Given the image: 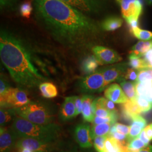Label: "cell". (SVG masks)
I'll use <instances>...</instances> for the list:
<instances>
[{
  "instance_id": "6da1fadb",
  "label": "cell",
  "mask_w": 152,
  "mask_h": 152,
  "mask_svg": "<svg viewBox=\"0 0 152 152\" xmlns=\"http://www.w3.org/2000/svg\"><path fill=\"white\" fill-rule=\"evenodd\" d=\"M34 10L37 22L65 46L78 48L88 45L99 33L92 19L60 0H34Z\"/></svg>"
},
{
  "instance_id": "7a4b0ae2",
  "label": "cell",
  "mask_w": 152,
  "mask_h": 152,
  "mask_svg": "<svg viewBox=\"0 0 152 152\" xmlns=\"http://www.w3.org/2000/svg\"><path fill=\"white\" fill-rule=\"evenodd\" d=\"M0 57L14 82L22 88H33L46 80L34 66L25 45L9 31L0 33Z\"/></svg>"
},
{
  "instance_id": "3957f363",
  "label": "cell",
  "mask_w": 152,
  "mask_h": 152,
  "mask_svg": "<svg viewBox=\"0 0 152 152\" xmlns=\"http://www.w3.org/2000/svg\"><path fill=\"white\" fill-rule=\"evenodd\" d=\"M11 129L20 138H31L43 141H58L61 135V127L55 123L48 125L33 124L17 116Z\"/></svg>"
},
{
  "instance_id": "277c9868",
  "label": "cell",
  "mask_w": 152,
  "mask_h": 152,
  "mask_svg": "<svg viewBox=\"0 0 152 152\" xmlns=\"http://www.w3.org/2000/svg\"><path fill=\"white\" fill-rule=\"evenodd\" d=\"M15 110L18 116L33 124L48 125L53 123L54 120L53 109L41 101H31Z\"/></svg>"
},
{
  "instance_id": "5b68a950",
  "label": "cell",
  "mask_w": 152,
  "mask_h": 152,
  "mask_svg": "<svg viewBox=\"0 0 152 152\" xmlns=\"http://www.w3.org/2000/svg\"><path fill=\"white\" fill-rule=\"evenodd\" d=\"M78 87L81 92L87 95L102 92L105 90L101 68L81 78L78 82Z\"/></svg>"
},
{
  "instance_id": "8992f818",
  "label": "cell",
  "mask_w": 152,
  "mask_h": 152,
  "mask_svg": "<svg viewBox=\"0 0 152 152\" xmlns=\"http://www.w3.org/2000/svg\"><path fill=\"white\" fill-rule=\"evenodd\" d=\"M31 100L22 88L11 87L5 95L0 98L1 107L17 108L22 107Z\"/></svg>"
},
{
  "instance_id": "52a82bcc",
  "label": "cell",
  "mask_w": 152,
  "mask_h": 152,
  "mask_svg": "<svg viewBox=\"0 0 152 152\" xmlns=\"http://www.w3.org/2000/svg\"><path fill=\"white\" fill-rule=\"evenodd\" d=\"M57 141H43L31 138H20L16 144L15 148L27 149L32 151L38 152H52L57 149Z\"/></svg>"
},
{
  "instance_id": "ba28073f",
  "label": "cell",
  "mask_w": 152,
  "mask_h": 152,
  "mask_svg": "<svg viewBox=\"0 0 152 152\" xmlns=\"http://www.w3.org/2000/svg\"><path fill=\"white\" fill-rule=\"evenodd\" d=\"M128 63H120L101 68L104 80V86L106 88L113 82L118 80L125 76L128 69Z\"/></svg>"
},
{
  "instance_id": "9c48e42d",
  "label": "cell",
  "mask_w": 152,
  "mask_h": 152,
  "mask_svg": "<svg viewBox=\"0 0 152 152\" xmlns=\"http://www.w3.org/2000/svg\"><path fill=\"white\" fill-rule=\"evenodd\" d=\"M92 52L101 65L112 64L122 60L117 52L102 46L93 47Z\"/></svg>"
},
{
  "instance_id": "30bf717a",
  "label": "cell",
  "mask_w": 152,
  "mask_h": 152,
  "mask_svg": "<svg viewBox=\"0 0 152 152\" xmlns=\"http://www.w3.org/2000/svg\"><path fill=\"white\" fill-rule=\"evenodd\" d=\"M120 4L122 15L126 20L139 19L142 11V2L140 0H121Z\"/></svg>"
},
{
  "instance_id": "8fae6325",
  "label": "cell",
  "mask_w": 152,
  "mask_h": 152,
  "mask_svg": "<svg viewBox=\"0 0 152 152\" xmlns=\"http://www.w3.org/2000/svg\"><path fill=\"white\" fill-rule=\"evenodd\" d=\"M19 138L11 127H0V152H11L15 148L17 141Z\"/></svg>"
},
{
  "instance_id": "7c38bea8",
  "label": "cell",
  "mask_w": 152,
  "mask_h": 152,
  "mask_svg": "<svg viewBox=\"0 0 152 152\" xmlns=\"http://www.w3.org/2000/svg\"><path fill=\"white\" fill-rule=\"evenodd\" d=\"M74 137L82 148H90L93 145L91 127L87 123H82L76 126L74 131Z\"/></svg>"
},
{
  "instance_id": "4fadbf2b",
  "label": "cell",
  "mask_w": 152,
  "mask_h": 152,
  "mask_svg": "<svg viewBox=\"0 0 152 152\" xmlns=\"http://www.w3.org/2000/svg\"><path fill=\"white\" fill-rule=\"evenodd\" d=\"M104 96L114 103L124 104L129 100L122 88L117 83L109 85L105 90Z\"/></svg>"
},
{
  "instance_id": "5bb4252c",
  "label": "cell",
  "mask_w": 152,
  "mask_h": 152,
  "mask_svg": "<svg viewBox=\"0 0 152 152\" xmlns=\"http://www.w3.org/2000/svg\"><path fill=\"white\" fill-rule=\"evenodd\" d=\"M95 98L90 95H85L82 97V114L84 120L87 122H92L95 117Z\"/></svg>"
},
{
  "instance_id": "9a60e30c",
  "label": "cell",
  "mask_w": 152,
  "mask_h": 152,
  "mask_svg": "<svg viewBox=\"0 0 152 152\" xmlns=\"http://www.w3.org/2000/svg\"><path fill=\"white\" fill-rule=\"evenodd\" d=\"M76 117V110L74 103V96L65 98L62 104L60 112L59 118L62 121H68Z\"/></svg>"
},
{
  "instance_id": "2e32d148",
  "label": "cell",
  "mask_w": 152,
  "mask_h": 152,
  "mask_svg": "<svg viewBox=\"0 0 152 152\" xmlns=\"http://www.w3.org/2000/svg\"><path fill=\"white\" fill-rule=\"evenodd\" d=\"M130 130L127 135V142L137 137L141 132L147 127V122L142 117L137 115L132 119Z\"/></svg>"
},
{
  "instance_id": "e0dca14e",
  "label": "cell",
  "mask_w": 152,
  "mask_h": 152,
  "mask_svg": "<svg viewBox=\"0 0 152 152\" xmlns=\"http://www.w3.org/2000/svg\"><path fill=\"white\" fill-rule=\"evenodd\" d=\"M122 112L125 119L131 120L134 117L139 115L142 113L136 101L132 102L129 100L127 102L122 104Z\"/></svg>"
},
{
  "instance_id": "ac0fdd59",
  "label": "cell",
  "mask_w": 152,
  "mask_h": 152,
  "mask_svg": "<svg viewBox=\"0 0 152 152\" xmlns=\"http://www.w3.org/2000/svg\"><path fill=\"white\" fill-rule=\"evenodd\" d=\"M117 81L120 83L121 87L129 99L132 102L135 101L137 97L136 82L126 80L124 77H121Z\"/></svg>"
},
{
  "instance_id": "d6986e66",
  "label": "cell",
  "mask_w": 152,
  "mask_h": 152,
  "mask_svg": "<svg viewBox=\"0 0 152 152\" xmlns=\"http://www.w3.org/2000/svg\"><path fill=\"white\" fill-rule=\"evenodd\" d=\"M105 152H131L127 147L112 136H108L105 142Z\"/></svg>"
},
{
  "instance_id": "ffe728a7",
  "label": "cell",
  "mask_w": 152,
  "mask_h": 152,
  "mask_svg": "<svg viewBox=\"0 0 152 152\" xmlns=\"http://www.w3.org/2000/svg\"><path fill=\"white\" fill-rule=\"evenodd\" d=\"M18 116L15 108L1 107L0 109V126L5 127Z\"/></svg>"
},
{
  "instance_id": "44dd1931",
  "label": "cell",
  "mask_w": 152,
  "mask_h": 152,
  "mask_svg": "<svg viewBox=\"0 0 152 152\" xmlns=\"http://www.w3.org/2000/svg\"><path fill=\"white\" fill-rule=\"evenodd\" d=\"M137 96H144L152 105V81L136 83Z\"/></svg>"
},
{
  "instance_id": "7402d4cb",
  "label": "cell",
  "mask_w": 152,
  "mask_h": 152,
  "mask_svg": "<svg viewBox=\"0 0 152 152\" xmlns=\"http://www.w3.org/2000/svg\"><path fill=\"white\" fill-rule=\"evenodd\" d=\"M123 24V20L118 16L107 18L102 23L101 27L105 31H114L120 28Z\"/></svg>"
},
{
  "instance_id": "603a6c76",
  "label": "cell",
  "mask_w": 152,
  "mask_h": 152,
  "mask_svg": "<svg viewBox=\"0 0 152 152\" xmlns=\"http://www.w3.org/2000/svg\"><path fill=\"white\" fill-rule=\"evenodd\" d=\"M101 65L95 56L90 55L86 58L82 63V67L83 72L87 75H91L97 71L99 65Z\"/></svg>"
},
{
  "instance_id": "cb8c5ba5",
  "label": "cell",
  "mask_w": 152,
  "mask_h": 152,
  "mask_svg": "<svg viewBox=\"0 0 152 152\" xmlns=\"http://www.w3.org/2000/svg\"><path fill=\"white\" fill-rule=\"evenodd\" d=\"M113 125L112 123L92 125L91 127V135L92 140L97 136H108L111 127Z\"/></svg>"
},
{
  "instance_id": "d4e9b609",
  "label": "cell",
  "mask_w": 152,
  "mask_h": 152,
  "mask_svg": "<svg viewBox=\"0 0 152 152\" xmlns=\"http://www.w3.org/2000/svg\"><path fill=\"white\" fill-rule=\"evenodd\" d=\"M152 48V41H140L132 48L130 53L141 57L144 56Z\"/></svg>"
},
{
  "instance_id": "484cf974",
  "label": "cell",
  "mask_w": 152,
  "mask_h": 152,
  "mask_svg": "<svg viewBox=\"0 0 152 152\" xmlns=\"http://www.w3.org/2000/svg\"><path fill=\"white\" fill-rule=\"evenodd\" d=\"M42 95L45 98H53L58 95V90L54 85L51 82H44L39 86Z\"/></svg>"
},
{
  "instance_id": "4316f807",
  "label": "cell",
  "mask_w": 152,
  "mask_h": 152,
  "mask_svg": "<svg viewBox=\"0 0 152 152\" xmlns=\"http://www.w3.org/2000/svg\"><path fill=\"white\" fill-rule=\"evenodd\" d=\"M128 65L131 68H133L137 71L149 68L147 63L144 60V59H142L141 57L138 56L132 53H130L129 56Z\"/></svg>"
},
{
  "instance_id": "83f0119b",
  "label": "cell",
  "mask_w": 152,
  "mask_h": 152,
  "mask_svg": "<svg viewBox=\"0 0 152 152\" xmlns=\"http://www.w3.org/2000/svg\"><path fill=\"white\" fill-rule=\"evenodd\" d=\"M95 102V116L101 118H107V117H115L118 118V112H111L105 108L103 106L100 105L96 102V99L94 100Z\"/></svg>"
},
{
  "instance_id": "f1b7e54d",
  "label": "cell",
  "mask_w": 152,
  "mask_h": 152,
  "mask_svg": "<svg viewBox=\"0 0 152 152\" xmlns=\"http://www.w3.org/2000/svg\"><path fill=\"white\" fill-rule=\"evenodd\" d=\"M130 32L136 38L141 41H148L152 40V32L149 31L141 29L138 27L130 29Z\"/></svg>"
},
{
  "instance_id": "f546056e",
  "label": "cell",
  "mask_w": 152,
  "mask_h": 152,
  "mask_svg": "<svg viewBox=\"0 0 152 152\" xmlns=\"http://www.w3.org/2000/svg\"><path fill=\"white\" fill-rule=\"evenodd\" d=\"M148 146L141 139L137 137L130 141L127 144V149L131 152H136Z\"/></svg>"
},
{
  "instance_id": "4dcf8cb0",
  "label": "cell",
  "mask_w": 152,
  "mask_h": 152,
  "mask_svg": "<svg viewBox=\"0 0 152 152\" xmlns=\"http://www.w3.org/2000/svg\"><path fill=\"white\" fill-rule=\"evenodd\" d=\"M19 0H0L1 10L3 11H15L18 8Z\"/></svg>"
},
{
  "instance_id": "1f68e13d",
  "label": "cell",
  "mask_w": 152,
  "mask_h": 152,
  "mask_svg": "<svg viewBox=\"0 0 152 152\" xmlns=\"http://www.w3.org/2000/svg\"><path fill=\"white\" fill-rule=\"evenodd\" d=\"M152 81V68H147L139 71L136 83Z\"/></svg>"
},
{
  "instance_id": "d6a6232c",
  "label": "cell",
  "mask_w": 152,
  "mask_h": 152,
  "mask_svg": "<svg viewBox=\"0 0 152 152\" xmlns=\"http://www.w3.org/2000/svg\"><path fill=\"white\" fill-rule=\"evenodd\" d=\"M135 101L141 109L142 113H146L152 110V104L144 96H137Z\"/></svg>"
},
{
  "instance_id": "836d02e7",
  "label": "cell",
  "mask_w": 152,
  "mask_h": 152,
  "mask_svg": "<svg viewBox=\"0 0 152 152\" xmlns=\"http://www.w3.org/2000/svg\"><path fill=\"white\" fill-rule=\"evenodd\" d=\"M60 1L64 2V3H66L72 7H74L75 8H76L82 12L90 13L88 7L80 0H60Z\"/></svg>"
},
{
  "instance_id": "e575fe53",
  "label": "cell",
  "mask_w": 152,
  "mask_h": 152,
  "mask_svg": "<svg viewBox=\"0 0 152 152\" xmlns=\"http://www.w3.org/2000/svg\"><path fill=\"white\" fill-rule=\"evenodd\" d=\"M32 5L29 1H24L20 5V14L24 18L29 19L32 14Z\"/></svg>"
},
{
  "instance_id": "d590c367",
  "label": "cell",
  "mask_w": 152,
  "mask_h": 152,
  "mask_svg": "<svg viewBox=\"0 0 152 152\" xmlns=\"http://www.w3.org/2000/svg\"><path fill=\"white\" fill-rule=\"evenodd\" d=\"M96 100L98 103L103 106L107 110H108L109 111L111 112H114V113L118 112L117 109L115 107L114 103L109 100L108 99L100 97V98H96Z\"/></svg>"
},
{
  "instance_id": "8d00e7d4",
  "label": "cell",
  "mask_w": 152,
  "mask_h": 152,
  "mask_svg": "<svg viewBox=\"0 0 152 152\" xmlns=\"http://www.w3.org/2000/svg\"><path fill=\"white\" fill-rule=\"evenodd\" d=\"M108 136H97L93 140V145L98 152H105V142Z\"/></svg>"
},
{
  "instance_id": "74e56055",
  "label": "cell",
  "mask_w": 152,
  "mask_h": 152,
  "mask_svg": "<svg viewBox=\"0 0 152 152\" xmlns=\"http://www.w3.org/2000/svg\"><path fill=\"white\" fill-rule=\"evenodd\" d=\"M88 7L90 13L99 11L101 7L100 0H80Z\"/></svg>"
},
{
  "instance_id": "f35d334b",
  "label": "cell",
  "mask_w": 152,
  "mask_h": 152,
  "mask_svg": "<svg viewBox=\"0 0 152 152\" xmlns=\"http://www.w3.org/2000/svg\"><path fill=\"white\" fill-rule=\"evenodd\" d=\"M139 71L133 68H128L125 73L124 78L126 80L136 82L137 80Z\"/></svg>"
},
{
  "instance_id": "ab89813d",
  "label": "cell",
  "mask_w": 152,
  "mask_h": 152,
  "mask_svg": "<svg viewBox=\"0 0 152 152\" xmlns=\"http://www.w3.org/2000/svg\"><path fill=\"white\" fill-rule=\"evenodd\" d=\"M11 88L9 82L1 75L0 78V98L3 97Z\"/></svg>"
},
{
  "instance_id": "60d3db41",
  "label": "cell",
  "mask_w": 152,
  "mask_h": 152,
  "mask_svg": "<svg viewBox=\"0 0 152 152\" xmlns=\"http://www.w3.org/2000/svg\"><path fill=\"white\" fill-rule=\"evenodd\" d=\"M113 126L115 129V131L118 132H120L122 134L125 135L127 136L129 134L130 130V127L128 126L127 125H124L120 123H115L113 125Z\"/></svg>"
},
{
  "instance_id": "b9f144b4",
  "label": "cell",
  "mask_w": 152,
  "mask_h": 152,
  "mask_svg": "<svg viewBox=\"0 0 152 152\" xmlns=\"http://www.w3.org/2000/svg\"><path fill=\"white\" fill-rule=\"evenodd\" d=\"M108 136L113 137L116 140L119 141L121 143H122L124 145H127V136L124 135V134H122L117 131L109 135Z\"/></svg>"
},
{
  "instance_id": "7bdbcfd3",
  "label": "cell",
  "mask_w": 152,
  "mask_h": 152,
  "mask_svg": "<svg viewBox=\"0 0 152 152\" xmlns=\"http://www.w3.org/2000/svg\"><path fill=\"white\" fill-rule=\"evenodd\" d=\"M74 103L75 105L76 110V116L82 113V98L78 96H74Z\"/></svg>"
},
{
  "instance_id": "ee69618b",
  "label": "cell",
  "mask_w": 152,
  "mask_h": 152,
  "mask_svg": "<svg viewBox=\"0 0 152 152\" xmlns=\"http://www.w3.org/2000/svg\"><path fill=\"white\" fill-rule=\"evenodd\" d=\"M144 56V60L147 63L148 67L152 68V49H151Z\"/></svg>"
},
{
  "instance_id": "f6af8a7d",
  "label": "cell",
  "mask_w": 152,
  "mask_h": 152,
  "mask_svg": "<svg viewBox=\"0 0 152 152\" xmlns=\"http://www.w3.org/2000/svg\"><path fill=\"white\" fill-rule=\"evenodd\" d=\"M126 22L130 28V29L139 27V19L132 18L127 20Z\"/></svg>"
},
{
  "instance_id": "bcb514c9",
  "label": "cell",
  "mask_w": 152,
  "mask_h": 152,
  "mask_svg": "<svg viewBox=\"0 0 152 152\" xmlns=\"http://www.w3.org/2000/svg\"><path fill=\"white\" fill-rule=\"evenodd\" d=\"M145 132V134L148 139L151 141L152 140V124L148 125L147 127L144 129Z\"/></svg>"
},
{
  "instance_id": "7dc6e473",
  "label": "cell",
  "mask_w": 152,
  "mask_h": 152,
  "mask_svg": "<svg viewBox=\"0 0 152 152\" xmlns=\"http://www.w3.org/2000/svg\"><path fill=\"white\" fill-rule=\"evenodd\" d=\"M142 141H143L146 145H148L151 140L148 139V137H147L145 132L144 130L142 131L141 132V134L139 135V136H138Z\"/></svg>"
},
{
  "instance_id": "c3c4849f",
  "label": "cell",
  "mask_w": 152,
  "mask_h": 152,
  "mask_svg": "<svg viewBox=\"0 0 152 152\" xmlns=\"http://www.w3.org/2000/svg\"><path fill=\"white\" fill-rule=\"evenodd\" d=\"M136 152H152V145H148V146L145 147L144 148Z\"/></svg>"
},
{
  "instance_id": "681fc988",
  "label": "cell",
  "mask_w": 152,
  "mask_h": 152,
  "mask_svg": "<svg viewBox=\"0 0 152 152\" xmlns=\"http://www.w3.org/2000/svg\"><path fill=\"white\" fill-rule=\"evenodd\" d=\"M17 151H18L17 152H38L32 151L27 149H17Z\"/></svg>"
},
{
  "instance_id": "f907efd6",
  "label": "cell",
  "mask_w": 152,
  "mask_h": 152,
  "mask_svg": "<svg viewBox=\"0 0 152 152\" xmlns=\"http://www.w3.org/2000/svg\"><path fill=\"white\" fill-rule=\"evenodd\" d=\"M147 4L149 5H152V0H145Z\"/></svg>"
},
{
  "instance_id": "816d5d0a",
  "label": "cell",
  "mask_w": 152,
  "mask_h": 152,
  "mask_svg": "<svg viewBox=\"0 0 152 152\" xmlns=\"http://www.w3.org/2000/svg\"><path fill=\"white\" fill-rule=\"evenodd\" d=\"M76 152L75 151H63V152Z\"/></svg>"
},
{
  "instance_id": "f5cc1de1",
  "label": "cell",
  "mask_w": 152,
  "mask_h": 152,
  "mask_svg": "<svg viewBox=\"0 0 152 152\" xmlns=\"http://www.w3.org/2000/svg\"><path fill=\"white\" fill-rule=\"evenodd\" d=\"M116 1H117V2H118L119 3H120V2H121V0H116Z\"/></svg>"
},
{
  "instance_id": "db71d44e",
  "label": "cell",
  "mask_w": 152,
  "mask_h": 152,
  "mask_svg": "<svg viewBox=\"0 0 152 152\" xmlns=\"http://www.w3.org/2000/svg\"></svg>"
}]
</instances>
